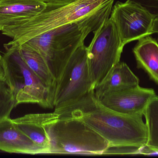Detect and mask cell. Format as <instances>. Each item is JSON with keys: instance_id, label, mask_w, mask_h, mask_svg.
<instances>
[{"instance_id": "6da1fadb", "label": "cell", "mask_w": 158, "mask_h": 158, "mask_svg": "<svg viewBox=\"0 0 158 158\" xmlns=\"http://www.w3.org/2000/svg\"><path fill=\"white\" fill-rule=\"evenodd\" d=\"M60 117L77 119L86 123L109 144L108 150L144 148L147 130L143 115H124L102 105L94 91L78 100L54 110Z\"/></svg>"}, {"instance_id": "7a4b0ae2", "label": "cell", "mask_w": 158, "mask_h": 158, "mask_svg": "<svg viewBox=\"0 0 158 158\" xmlns=\"http://www.w3.org/2000/svg\"><path fill=\"white\" fill-rule=\"evenodd\" d=\"M114 0H77L64 4H47L42 12L2 31L12 38L9 44L30 39L69 23L81 22L112 8Z\"/></svg>"}, {"instance_id": "3957f363", "label": "cell", "mask_w": 158, "mask_h": 158, "mask_svg": "<svg viewBox=\"0 0 158 158\" xmlns=\"http://www.w3.org/2000/svg\"><path fill=\"white\" fill-rule=\"evenodd\" d=\"M111 11V8L107 9L84 21L58 27L33 37L23 44L43 56L57 83L73 54L84 44L88 34L94 32L104 20L110 17Z\"/></svg>"}, {"instance_id": "277c9868", "label": "cell", "mask_w": 158, "mask_h": 158, "mask_svg": "<svg viewBox=\"0 0 158 158\" xmlns=\"http://www.w3.org/2000/svg\"><path fill=\"white\" fill-rule=\"evenodd\" d=\"M43 124L50 141L49 154L101 156L109 148L106 140L77 119L44 113Z\"/></svg>"}, {"instance_id": "5b68a950", "label": "cell", "mask_w": 158, "mask_h": 158, "mask_svg": "<svg viewBox=\"0 0 158 158\" xmlns=\"http://www.w3.org/2000/svg\"><path fill=\"white\" fill-rule=\"evenodd\" d=\"M2 56L4 78L13 92L15 107L23 104H36L53 108V97L49 88L29 67L17 44L4 45Z\"/></svg>"}, {"instance_id": "8992f818", "label": "cell", "mask_w": 158, "mask_h": 158, "mask_svg": "<svg viewBox=\"0 0 158 158\" xmlns=\"http://www.w3.org/2000/svg\"><path fill=\"white\" fill-rule=\"evenodd\" d=\"M93 32V39L86 49L94 90L109 71L119 63L124 46L110 17L104 20Z\"/></svg>"}, {"instance_id": "52a82bcc", "label": "cell", "mask_w": 158, "mask_h": 158, "mask_svg": "<svg viewBox=\"0 0 158 158\" xmlns=\"http://www.w3.org/2000/svg\"><path fill=\"white\" fill-rule=\"evenodd\" d=\"M94 91L86 46H80L67 64L56 83L54 110L65 107Z\"/></svg>"}, {"instance_id": "ba28073f", "label": "cell", "mask_w": 158, "mask_h": 158, "mask_svg": "<svg viewBox=\"0 0 158 158\" xmlns=\"http://www.w3.org/2000/svg\"><path fill=\"white\" fill-rule=\"evenodd\" d=\"M110 17L116 25L123 46L152 34L156 17L141 6L132 2H118Z\"/></svg>"}, {"instance_id": "9c48e42d", "label": "cell", "mask_w": 158, "mask_h": 158, "mask_svg": "<svg viewBox=\"0 0 158 158\" xmlns=\"http://www.w3.org/2000/svg\"><path fill=\"white\" fill-rule=\"evenodd\" d=\"M156 96L152 89L139 84L110 93L98 98L108 108L124 115H143L149 101Z\"/></svg>"}, {"instance_id": "30bf717a", "label": "cell", "mask_w": 158, "mask_h": 158, "mask_svg": "<svg viewBox=\"0 0 158 158\" xmlns=\"http://www.w3.org/2000/svg\"><path fill=\"white\" fill-rule=\"evenodd\" d=\"M0 151L28 155L46 154L43 148L20 130L10 117L0 122Z\"/></svg>"}, {"instance_id": "8fae6325", "label": "cell", "mask_w": 158, "mask_h": 158, "mask_svg": "<svg viewBox=\"0 0 158 158\" xmlns=\"http://www.w3.org/2000/svg\"><path fill=\"white\" fill-rule=\"evenodd\" d=\"M41 0H0V31L42 12Z\"/></svg>"}, {"instance_id": "7c38bea8", "label": "cell", "mask_w": 158, "mask_h": 158, "mask_svg": "<svg viewBox=\"0 0 158 158\" xmlns=\"http://www.w3.org/2000/svg\"><path fill=\"white\" fill-rule=\"evenodd\" d=\"M139 84L138 77L125 63L114 66L94 90L97 98L119 90Z\"/></svg>"}, {"instance_id": "4fadbf2b", "label": "cell", "mask_w": 158, "mask_h": 158, "mask_svg": "<svg viewBox=\"0 0 158 158\" xmlns=\"http://www.w3.org/2000/svg\"><path fill=\"white\" fill-rule=\"evenodd\" d=\"M139 67L158 83V41L149 36L138 40L133 50Z\"/></svg>"}, {"instance_id": "5bb4252c", "label": "cell", "mask_w": 158, "mask_h": 158, "mask_svg": "<svg viewBox=\"0 0 158 158\" xmlns=\"http://www.w3.org/2000/svg\"><path fill=\"white\" fill-rule=\"evenodd\" d=\"M22 58L29 67L38 76L54 96L56 81L43 56L26 44L18 45Z\"/></svg>"}, {"instance_id": "9a60e30c", "label": "cell", "mask_w": 158, "mask_h": 158, "mask_svg": "<svg viewBox=\"0 0 158 158\" xmlns=\"http://www.w3.org/2000/svg\"><path fill=\"white\" fill-rule=\"evenodd\" d=\"M43 114H27L12 119L15 125L35 144L50 154V141L43 124Z\"/></svg>"}, {"instance_id": "2e32d148", "label": "cell", "mask_w": 158, "mask_h": 158, "mask_svg": "<svg viewBox=\"0 0 158 158\" xmlns=\"http://www.w3.org/2000/svg\"><path fill=\"white\" fill-rule=\"evenodd\" d=\"M143 116L147 130V141L142 154L158 153V96L148 103Z\"/></svg>"}, {"instance_id": "e0dca14e", "label": "cell", "mask_w": 158, "mask_h": 158, "mask_svg": "<svg viewBox=\"0 0 158 158\" xmlns=\"http://www.w3.org/2000/svg\"><path fill=\"white\" fill-rule=\"evenodd\" d=\"M15 107L13 92L5 78H0V122L10 117V114Z\"/></svg>"}, {"instance_id": "ac0fdd59", "label": "cell", "mask_w": 158, "mask_h": 158, "mask_svg": "<svg viewBox=\"0 0 158 158\" xmlns=\"http://www.w3.org/2000/svg\"><path fill=\"white\" fill-rule=\"evenodd\" d=\"M137 4L155 17H158V0H127Z\"/></svg>"}, {"instance_id": "d6986e66", "label": "cell", "mask_w": 158, "mask_h": 158, "mask_svg": "<svg viewBox=\"0 0 158 158\" xmlns=\"http://www.w3.org/2000/svg\"><path fill=\"white\" fill-rule=\"evenodd\" d=\"M47 4H64L69 3L77 0H41Z\"/></svg>"}, {"instance_id": "ffe728a7", "label": "cell", "mask_w": 158, "mask_h": 158, "mask_svg": "<svg viewBox=\"0 0 158 158\" xmlns=\"http://www.w3.org/2000/svg\"><path fill=\"white\" fill-rule=\"evenodd\" d=\"M152 34L154 33H158V17H156L154 21V25L152 31Z\"/></svg>"}, {"instance_id": "44dd1931", "label": "cell", "mask_w": 158, "mask_h": 158, "mask_svg": "<svg viewBox=\"0 0 158 158\" xmlns=\"http://www.w3.org/2000/svg\"><path fill=\"white\" fill-rule=\"evenodd\" d=\"M0 78H4V72L2 62V56L0 54Z\"/></svg>"}, {"instance_id": "7402d4cb", "label": "cell", "mask_w": 158, "mask_h": 158, "mask_svg": "<svg viewBox=\"0 0 158 158\" xmlns=\"http://www.w3.org/2000/svg\"></svg>"}]
</instances>
